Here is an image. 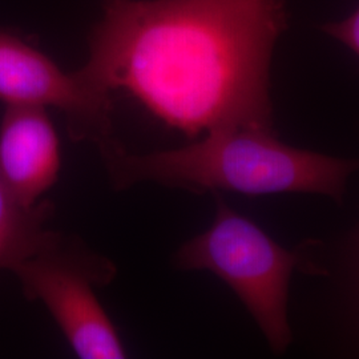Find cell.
Returning <instances> with one entry per match:
<instances>
[{
  "instance_id": "cell-9",
  "label": "cell",
  "mask_w": 359,
  "mask_h": 359,
  "mask_svg": "<svg viewBox=\"0 0 359 359\" xmlns=\"http://www.w3.org/2000/svg\"><path fill=\"white\" fill-rule=\"evenodd\" d=\"M347 248L348 295L359 313V224L351 233Z\"/></svg>"
},
{
  "instance_id": "cell-4",
  "label": "cell",
  "mask_w": 359,
  "mask_h": 359,
  "mask_svg": "<svg viewBox=\"0 0 359 359\" xmlns=\"http://www.w3.org/2000/svg\"><path fill=\"white\" fill-rule=\"evenodd\" d=\"M13 273L28 299L41 301L79 358L120 359L127 351L92 289L109 281L114 265L65 245L63 237L22 261Z\"/></svg>"
},
{
  "instance_id": "cell-3",
  "label": "cell",
  "mask_w": 359,
  "mask_h": 359,
  "mask_svg": "<svg viewBox=\"0 0 359 359\" xmlns=\"http://www.w3.org/2000/svg\"><path fill=\"white\" fill-rule=\"evenodd\" d=\"M216 216L208 231L177 250L180 269L208 270L226 283L252 314L274 354L292 344L287 295L299 249L286 250L215 193Z\"/></svg>"
},
{
  "instance_id": "cell-6",
  "label": "cell",
  "mask_w": 359,
  "mask_h": 359,
  "mask_svg": "<svg viewBox=\"0 0 359 359\" xmlns=\"http://www.w3.org/2000/svg\"><path fill=\"white\" fill-rule=\"evenodd\" d=\"M60 142L46 109L7 107L0 123V176L25 204L35 205L59 179Z\"/></svg>"
},
{
  "instance_id": "cell-2",
  "label": "cell",
  "mask_w": 359,
  "mask_h": 359,
  "mask_svg": "<svg viewBox=\"0 0 359 359\" xmlns=\"http://www.w3.org/2000/svg\"><path fill=\"white\" fill-rule=\"evenodd\" d=\"M100 152L118 189L156 182L194 193H304L342 203L347 180L359 170V160L294 148L276 130L255 128L213 130L200 142L152 154H130L116 142Z\"/></svg>"
},
{
  "instance_id": "cell-5",
  "label": "cell",
  "mask_w": 359,
  "mask_h": 359,
  "mask_svg": "<svg viewBox=\"0 0 359 359\" xmlns=\"http://www.w3.org/2000/svg\"><path fill=\"white\" fill-rule=\"evenodd\" d=\"M0 102L7 107L56 108L76 142L99 148L112 139L111 95L96 90L79 72L67 74L43 52L0 31Z\"/></svg>"
},
{
  "instance_id": "cell-8",
  "label": "cell",
  "mask_w": 359,
  "mask_h": 359,
  "mask_svg": "<svg viewBox=\"0 0 359 359\" xmlns=\"http://www.w3.org/2000/svg\"><path fill=\"white\" fill-rule=\"evenodd\" d=\"M322 29L325 34L341 41L359 56V7L346 19L326 23Z\"/></svg>"
},
{
  "instance_id": "cell-7",
  "label": "cell",
  "mask_w": 359,
  "mask_h": 359,
  "mask_svg": "<svg viewBox=\"0 0 359 359\" xmlns=\"http://www.w3.org/2000/svg\"><path fill=\"white\" fill-rule=\"evenodd\" d=\"M52 212L50 201L25 205L0 176V269L13 271L57 238V233L46 228Z\"/></svg>"
},
{
  "instance_id": "cell-1",
  "label": "cell",
  "mask_w": 359,
  "mask_h": 359,
  "mask_svg": "<svg viewBox=\"0 0 359 359\" xmlns=\"http://www.w3.org/2000/svg\"><path fill=\"white\" fill-rule=\"evenodd\" d=\"M286 26L283 0H104L77 72L192 139L274 130L270 65Z\"/></svg>"
}]
</instances>
